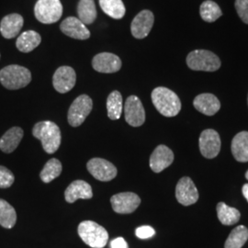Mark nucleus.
<instances>
[{
  "label": "nucleus",
  "instance_id": "f257e3e1",
  "mask_svg": "<svg viewBox=\"0 0 248 248\" xmlns=\"http://www.w3.org/2000/svg\"><path fill=\"white\" fill-rule=\"evenodd\" d=\"M151 98L154 106L160 114L165 117H175L181 109V101L178 96L168 88H155L152 92Z\"/></svg>",
  "mask_w": 248,
  "mask_h": 248
},
{
  "label": "nucleus",
  "instance_id": "f03ea898",
  "mask_svg": "<svg viewBox=\"0 0 248 248\" xmlns=\"http://www.w3.org/2000/svg\"><path fill=\"white\" fill-rule=\"evenodd\" d=\"M33 136L39 139L47 154H53L61 144V131L56 124L45 121L36 124L32 129Z\"/></svg>",
  "mask_w": 248,
  "mask_h": 248
},
{
  "label": "nucleus",
  "instance_id": "7ed1b4c3",
  "mask_svg": "<svg viewBox=\"0 0 248 248\" xmlns=\"http://www.w3.org/2000/svg\"><path fill=\"white\" fill-rule=\"evenodd\" d=\"M31 81V73L23 66L11 64L0 70V83L10 90L22 89Z\"/></svg>",
  "mask_w": 248,
  "mask_h": 248
},
{
  "label": "nucleus",
  "instance_id": "20e7f679",
  "mask_svg": "<svg viewBox=\"0 0 248 248\" xmlns=\"http://www.w3.org/2000/svg\"><path fill=\"white\" fill-rule=\"evenodd\" d=\"M187 66L194 71L214 72L220 69L222 62L215 53L208 50H195L186 56Z\"/></svg>",
  "mask_w": 248,
  "mask_h": 248
},
{
  "label": "nucleus",
  "instance_id": "39448f33",
  "mask_svg": "<svg viewBox=\"0 0 248 248\" xmlns=\"http://www.w3.org/2000/svg\"><path fill=\"white\" fill-rule=\"evenodd\" d=\"M78 234L85 244L92 248H105L108 240L106 229L92 221L81 222L78 226Z\"/></svg>",
  "mask_w": 248,
  "mask_h": 248
},
{
  "label": "nucleus",
  "instance_id": "423d86ee",
  "mask_svg": "<svg viewBox=\"0 0 248 248\" xmlns=\"http://www.w3.org/2000/svg\"><path fill=\"white\" fill-rule=\"evenodd\" d=\"M35 17L44 24H53L62 15V5L60 0H38L34 8Z\"/></svg>",
  "mask_w": 248,
  "mask_h": 248
},
{
  "label": "nucleus",
  "instance_id": "0eeeda50",
  "mask_svg": "<svg viewBox=\"0 0 248 248\" xmlns=\"http://www.w3.org/2000/svg\"><path fill=\"white\" fill-rule=\"evenodd\" d=\"M93 108V101L88 95H80L76 98L68 110V123L73 127H78L85 122Z\"/></svg>",
  "mask_w": 248,
  "mask_h": 248
},
{
  "label": "nucleus",
  "instance_id": "6e6552de",
  "mask_svg": "<svg viewBox=\"0 0 248 248\" xmlns=\"http://www.w3.org/2000/svg\"><path fill=\"white\" fill-rule=\"evenodd\" d=\"M200 150L205 158L216 157L221 150V138L219 133L213 129L204 130L200 136Z\"/></svg>",
  "mask_w": 248,
  "mask_h": 248
},
{
  "label": "nucleus",
  "instance_id": "1a4fd4ad",
  "mask_svg": "<svg viewBox=\"0 0 248 248\" xmlns=\"http://www.w3.org/2000/svg\"><path fill=\"white\" fill-rule=\"evenodd\" d=\"M126 123L133 127H140L145 122V110L142 101L136 96H130L124 105Z\"/></svg>",
  "mask_w": 248,
  "mask_h": 248
},
{
  "label": "nucleus",
  "instance_id": "9d476101",
  "mask_svg": "<svg viewBox=\"0 0 248 248\" xmlns=\"http://www.w3.org/2000/svg\"><path fill=\"white\" fill-rule=\"evenodd\" d=\"M89 173L100 181H110L117 176L115 166L102 158H92L87 164Z\"/></svg>",
  "mask_w": 248,
  "mask_h": 248
},
{
  "label": "nucleus",
  "instance_id": "9b49d317",
  "mask_svg": "<svg viewBox=\"0 0 248 248\" xmlns=\"http://www.w3.org/2000/svg\"><path fill=\"white\" fill-rule=\"evenodd\" d=\"M110 202L115 213L128 214L133 213L139 207L141 199L133 192H123L112 196Z\"/></svg>",
  "mask_w": 248,
  "mask_h": 248
},
{
  "label": "nucleus",
  "instance_id": "f8f14e48",
  "mask_svg": "<svg viewBox=\"0 0 248 248\" xmlns=\"http://www.w3.org/2000/svg\"><path fill=\"white\" fill-rule=\"evenodd\" d=\"M155 16L150 10L144 9L139 12L132 21L131 32L136 39H144L150 33L154 26Z\"/></svg>",
  "mask_w": 248,
  "mask_h": 248
},
{
  "label": "nucleus",
  "instance_id": "ddd939ff",
  "mask_svg": "<svg viewBox=\"0 0 248 248\" xmlns=\"http://www.w3.org/2000/svg\"><path fill=\"white\" fill-rule=\"evenodd\" d=\"M176 198L177 202L184 206H189L198 202L199 192L190 177H184L179 179L176 187Z\"/></svg>",
  "mask_w": 248,
  "mask_h": 248
},
{
  "label": "nucleus",
  "instance_id": "4468645a",
  "mask_svg": "<svg viewBox=\"0 0 248 248\" xmlns=\"http://www.w3.org/2000/svg\"><path fill=\"white\" fill-rule=\"evenodd\" d=\"M77 75L70 66H61L53 75V85L54 89L59 93L69 92L76 85Z\"/></svg>",
  "mask_w": 248,
  "mask_h": 248
},
{
  "label": "nucleus",
  "instance_id": "2eb2a0df",
  "mask_svg": "<svg viewBox=\"0 0 248 248\" xmlns=\"http://www.w3.org/2000/svg\"><path fill=\"white\" fill-rule=\"evenodd\" d=\"M121 58L111 53H100L92 60V66L96 71L104 74H112L122 68Z\"/></svg>",
  "mask_w": 248,
  "mask_h": 248
},
{
  "label": "nucleus",
  "instance_id": "dca6fc26",
  "mask_svg": "<svg viewBox=\"0 0 248 248\" xmlns=\"http://www.w3.org/2000/svg\"><path fill=\"white\" fill-rule=\"evenodd\" d=\"M174 161V154L166 145H158L150 156V168L155 173H160L168 169Z\"/></svg>",
  "mask_w": 248,
  "mask_h": 248
},
{
  "label": "nucleus",
  "instance_id": "f3484780",
  "mask_svg": "<svg viewBox=\"0 0 248 248\" xmlns=\"http://www.w3.org/2000/svg\"><path fill=\"white\" fill-rule=\"evenodd\" d=\"M60 30L65 35L77 40H88L90 37V31L86 25L75 17H68L62 20Z\"/></svg>",
  "mask_w": 248,
  "mask_h": 248
},
{
  "label": "nucleus",
  "instance_id": "a211bd4d",
  "mask_svg": "<svg viewBox=\"0 0 248 248\" xmlns=\"http://www.w3.org/2000/svg\"><path fill=\"white\" fill-rule=\"evenodd\" d=\"M23 17L17 13L5 16L0 22V32L6 39H13L18 35L23 27Z\"/></svg>",
  "mask_w": 248,
  "mask_h": 248
},
{
  "label": "nucleus",
  "instance_id": "6ab92c4d",
  "mask_svg": "<svg viewBox=\"0 0 248 248\" xmlns=\"http://www.w3.org/2000/svg\"><path fill=\"white\" fill-rule=\"evenodd\" d=\"M196 109L204 115L213 116L221 108L220 100L213 94L203 93L198 95L193 101Z\"/></svg>",
  "mask_w": 248,
  "mask_h": 248
},
{
  "label": "nucleus",
  "instance_id": "aec40b11",
  "mask_svg": "<svg viewBox=\"0 0 248 248\" xmlns=\"http://www.w3.org/2000/svg\"><path fill=\"white\" fill-rule=\"evenodd\" d=\"M64 197L65 201L69 203L75 202L78 199L89 200L93 197L92 187L84 180H76L66 188Z\"/></svg>",
  "mask_w": 248,
  "mask_h": 248
},
{
  "label": "nucleus",
  "instance_id": "412c9836",
  "mask_svg": "<svg viewBox=\"0 0 248 248\" xmlns=\"http://www.w3.org/2000/svg\"><path fill=\"white\" fill-rule=\"evenodd\" d=\"M232 154L236 161L248 162V132L237 133L232 141Z\"/></svg>",
  "mask_w": 248,
  "mask_h": 248
},
{
  "label": "nucleus",
  "instance_id": "4be33fe9",
  "mask_svg": "<svg viewBox=\"0 0 248 248\" xmlns=\"http://www.w3.org/2000/svg\"><path fill=\"white\" fill-rule=\"evenodd\" d=\"M23 130L19 127H13L9 129L0 139V149L4 153H12L16 150L20 141L23 138Z\"/></svg>",
  "mask_w": 248,
  "mask_h": 248
},
{
  "label": "nucleus",
  "instance_id": "5701e85b",
  "mask_svg": "<svg viewBox=\"0 0 248 248\" xmlns=\"http://www.w3.org/2000/svg\"><path fill=\"white\" fill-rule=\"evenodd\" d=\"M42 42V37L35 31H27L18 36L16 46L21 53H30Z\"/></svg>",
  "mask_w": 248,
  "mask_h": 248
},
{
  "label": "nucleus",
  "instance_id": "b1692460",
  "mask_svg": "<svg viewBox=\"0 0 248 248\" xmlns=\"http://www.w3.org/2000/svg\"><path fill=\"white\" fill-rule=\"evenodd\" d=\"M78 15L85 25L92 24L97 18V9L94 0H79Z\"/></svg>",
  "mask_w": 248,
  "mask_h": 248
},
{
  "label": "nucleus",
  "instance_id": "393cba45",
  "mask_svg": "<svg viewBox=\"0 0 248 248\" xmlns=\"http://www.w3.org/2000/svg\"><path fill=\"white\" fill-rule=\"evenodd\" d=\"M217 216L223 225H232L239 222L241 213L235 208L229 207L224 202L217 204Z\"/></svg>",
  "mask_w": 248,
  "mask_h": 248
},
{
  "label": "nucleus",
  "instance_id": "a878e982",
  "mask_svg": "<svg viewBox=\"0 0 248 248\" xmlns=\"http://www.w3.org/2000/svg\"><path fill=\"white\" fill-rule=\"evenodd\" d=\"M99 6L108 16L115 19H121L126 13L123 0H98Z\"/></svg>",
  "mask_w": 248,
  "mask_h": 248
},
{
  "label": "nucleus",
  "instance_id": "bb28decb",
  "mask_svg": "<svg viewBox=\"0 0 248 248\" xmlns=\"http://www.w3.org/2000/svg\"><path fill=\"white\" fill-rule=\"evenodd\" d=\"M123 97L119 91H112L107 99L108 116L110 120L117 121L121 118L123 112Z\"/></svg>",
  "mask_w": 248,
  "mask_h": 248
},
{
  "label": "nucleus",
  "instance_id": "cd10ccee",
  "mask_svg": "<svg viewBox=\"0 0 248 248\" xmlns=\"http://www.w3.org/2000/svg\"><path fill=\"white\" fill-rule=\"evenodd\" d=\"M248 240V229L244 225H239L231 232L225 241L224 248H242Z\"/></svg>",
  "mask_w": 248,
  "mask_h": 248
},
{
  "label": "nucleus",
  "instance_id": "c85d7f7f",
  "mask_svg": "<svg viewBox=\"0 0 248 248\" xmlns=\"http://www.w3.org/2000/svg\"><path fill=\"white\" fill-rule=\"evenodd\" d=\"M17 222V213L10 204L0 199V225L11 229Z\"/></svg>",
  "mask_w": 248,
  "mask_h": 248
},
{
  "label": "nucleus",
  "instance_id": "c756f323",
  "mask_svg": "<svg viewBox=\"0 0 248 248\" xmlns=\"http://www.w3.org/2000/svg\"><path fill=\"white\" fill-rule=\"evenodd\" d=\"M200 14L204 21L214 22L220 17H222V9L216 2L206 0L201 5Z\"/></svg>",
  "mask_w": 248,
  "mask_h": 248
},
{
  "label": "nucleus",
  "instance_id": "7c9ffc66",
  "mask_svg": "<svg viewBox=\"0 0 248 248\" xmlns=\"http://www.w3.org/2000/svg\"><path fill=\"white\" fill-rule=\"evenodd\" d=\"M62 173V164L56 158H52L45 164V168L42 170L40 177L45 183H50L59 177Z\"/></svg>",
  "mask_w": 248,
  "mask_h": 248
},
{
  "label": "nucleus",
  "instance_id": "2f4dec72",
  "mask_svg": "<svg viewBox=\"0 0 248 248\" xmlns=\"http://www.w3.org/2000/svg\"><path fill=\"white\" fill-rule=\"evenodd\" d=\"M15 177L9 169L0 166V188H8L14 183Z\"/></svg>",
  "mask_w": 248,
  "mask_h": 248
},
{
  "label": "nucleus",
  "instance_id": "473e14b6",
  "mask_svg": "<svg viewBox=\"0 0 248 248\" xmlns=\"http://www.w3.org/2000/svg\"><path fill=\"white\" fill-rule=\"evenodd\" d=\"M234 6L242 21L248 24V0H235Z\"/></svg>",
  "mask_w": 248,
  "mask_h": 248
},
{
  "label": "nucleus",
  "instance_id": "72a5a7b5",
  "mask_svg": "<svg viewBox=\"0 0 248 248\" xmlns=\"http://www.w3.org/2000/svg\"><path fill=\"white\" fill-rule=\"evenodd\" d=\"M135 234L140 239H148L155 234V231L151 226L143 225L136 229Z\"/></svg>",
  "mask_w": 248,
  "mask_h": 248
},
{
  "label": "nucleus",
  "instance_id": "f704fd0d",
  "mask_svg": "<svg viewBox=\"0 0 248 248\" xmlns=\"http://www.w3.org/2000/svg\"><path fill=\"white\" fill-rule=\"evenodd\" d=\"M110 248H129V247L124 238L118 237L110 242Z\"/></svg>",
  "mask_w": 248,
  "mask_h": 248
},
{
  "label": "nucleus",
  "instance_id": "c9c22d12",
  "mask_svg": "<svg viewBox=\"0 0 248 248\" xmlns=\"http://www.w3.org/2000/svg\"><path fill=\"white\" fill-rule=\"evenodd\" d=\"M242 191H243V195L247 199V201H248V184H245V185L243 186Z\"/></svg>",
  "mask_w": 248,
  "mask_h": 248
},
{
  "label": "nucleus",
  "instance_id": "e433bc0d",
  "mask_svg": "<svg viewBox=\"0 0 248 248\" xmlns=\"http://www.w3.org/2000/svg\"><path fill=\"white\" fill-rule=\"evenodd\" d=\"M246 178H247V179H248V172H247V173H246Z\"/></svg>",
  "mask_w": 248,
  "mask_h": 248
},
{
  "label": "nucleus",
  "instance_id": "4c0bfd02",
  "mask_svg": "<svg viewBox=\"0 0 248 248\" xmlns=\"http://www.w3.org/2000/svg\"></svg>",
  "mask_w": 248,
  "mask_h": 248
}]
</instances>
